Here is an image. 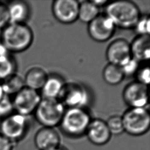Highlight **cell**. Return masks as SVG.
Wrapping results in <instances>:
<instances>
[{
  "mask_svg": "<svg viewBox=\"0 0 150 150\" xmlns=\"http://www.w3.org/2000/svg\"><path fill=\"white\" fill-rule=\"evenodd\" d=\"M115 27L121 29H133L141 16L139 8L132 1L118 0L108 2L105 13Z\"/></svg>",
  "mask_w": 150,
  "mask_h": 150,
  "instance_id": "cell-1",
  "label": "cell"
},
{
  "mask_svg": "<svg viewBox=\"0 0 150 150\" xmlns=\"http://www.w3.org/2000/svg\"><path fill=\"white\" fill-rule=\"evenodd\" d=\"M33 40V33L26 23H9L2 29L1 42L10 53L28 49Z\"/></svg>",
  "mask_w": 150,
  "mask_h": 150,
  "instance_id": "cell-2",
  "label": "cell"
},
{
  "mask_svg": "<svg viewBox=\"0 0 150 150\" xmlns=\"http://www.w3.org/2000/svg\"><path fill=\"white\" fill-rule=\"evenodd\" d=\"M91 120L90 115L86 108H67L59 126L66 135L76 138L86 134Z\"/></svg>",
  "mask_w": 150,
  "mask_h": 150,
  "instance_id": "cell-3",
  "label": "cell"
},
{
  "mask_svg": "<svg viewBox=\"0 0 150 150\" xmlns=\"http://www.w3.org/2000/svg\"><path fill=\"white\" fill-rule=\"evenodd\" d=\"M65 110L57 98H42L33 114L42 127L54 128L59 125Z\"/></svg>",
  "mask_w": 150,
  "mask_h": 150,
  "instance_id": "cell-4",
  "label": "cell"
},
{
  "mask_svg": "<svg viewBox=\"0 0 150 150\" xmlns=\"http://www.w3.org/2000/svg\"><path fill=\"white\" fill-rule=\"evenodd\" d=\"M124 132L132 136H141L149 129L150 115L146 108H129L121 115Z\"/></svg>",
  "mask_w": 150,
  "mask_h": 150,
  "instance_id": "cell-5",
  "label": "cell"
},
{
  "mask_svg": "<svg viewBox=\"0 0 150 150\" xmlns=\"http://www.w3.org/2000/svg\"><path fill=\"white\" fill-rule=\"evenodd\" d=\"M58 100L67 108H85L90 103V94L86 87L75 81L64 83Z\"/></svg>",
  "mask_w": 150,
  "mask_h": 150,
  "instance_id": "cell-6",
  "label": "cell"
},
{
  "mask_svg": "<svg viewBox=\"0 0 150 150\" xmlns=\"http://www.w3.org/2000/svg\"><path fill=\"white\" fill-rule=\"evenodd\" d=\"M28 117L13 112L0 120V134L14 143L21 140L28 129Z\"/></svg>",
  "mask_w": 150,
  "mask_h": 150,
  "instance_id": "cell-7",
  "label": "cell"
},
{
  "mask_svg": "<svg viewBox=\"0 0 150 150\" xmlns=\"http://www.w3.org/2000/svg\"><path fill=\"white\" fill-rule=\"evenodd\" d=\"M41 98L38 91L24 87L12 98L14 111L29 117L34 113Z\"/></svg>",
  "mask_w": 150,
  "mask_h": 150,
  "instance_id": "cell-8",
  "label": "cell"
},
{
  "mask_svg": "<svg viewBox=\"0 0 150 150\" xmlns=\"http://www.w3.org/2000/svg\"><path fill=\"white\" fill-rule=\"evenodd\" d=\"M122 96L129 108H146L148 104V86L136 80L132 81L124 87Z\"/></svg>",
  "mask_w": 150,
  "mask_h": 150,
  "instance_id": "cell-9",
  "label": "cell"
},
{
  "mask_svg": "<svg viewBox=\"0 0 150 150\" xmlns=\"http://www.w3.org/2000/svg\"><path fill=\"white\" fill-rule=\"evenodd\" d=\"M115 26L105 14H100L88 24L87 31L90 37L98 42L108 40L114 35Z\"/></svg>",
  "mask_w": 150,
  "mask_h": 150,
  "instance_id": "cell-10",
  "label": "cell"
},
{
  "mask_svg": "<svg viewBox=\"0 0 150 150\" xmlns=\"http://www.w3.org/2000/svg\"><path fill=\"white\" fill-rule=\"evenodd\" d=\"M79 2L76 0H55L52 12L55 19L63 24H71L78 19Z\"/></svg>",
  "mask_w": 150,
  "mask_h": 150,
  "instance_id": "cell-11",
  "label": "cell"
},
{
  "mask_svg": "<svg viewBox=\"0 0 150 150\" xmlns=\"http://www.w3.org/2000/svg\"><path fill=\"white\" fill-rule=\"evenodd\" d=\"M105 56L108 63L121 67L132 57L129 43L123 38L114 40L107 46Z\"/></svg>",
  "mask_w": 150,
  "mask_h": 150,
  "instance_id": "cell-12",
  "label": "cell"
},
{
  "mask_svg": "<svg viewBox=\"0 0 150 150\" xmlns=\"http://www.w3.org/2000/svg\"><path fill=\"white\" fill-rule=\"evenodd\" d=\"M85 134L91 143L97 146L106 144L111 137L105 121L100 118L91 119Z\"/></svg>",
  "mask_w": 150,
  "mask_h": 150,
  "instance_id": "cell-13",
  "label": "cell"
},
{
  "mask_svg": "<svg viewBox=\"0 0 150 150\" xmlns=\"http://www.w3.org/2000/svg\"><path fill=\"white\" fill-rule=\"evenodd\" d=\"M60 137L54 128L42 127L36 132L34 143L39 150H49L60 146Z\"/></svg>",
  "mask_w": 150,
  "mask_h": 150,
  "instance_id": "cell-14",
  "label": "cell"
},
{
  "mask_svg": "<svg viewBox=\"0 0 150 150\" xmlns=\"http://www.w3.org/2000/svg\"><path fill=\"white\" fill-rule=\"evenodd\" d=\"M129 45L132 58L139 63L149 60L150 57L149 35H137Z\"/></svg>",
  "mask_w": 150,
  "mask_h": 150,
  "instance_id": "cell-15",
  "label": "cell"
},
{
  "mask_svg": "<svg viewBox=\"0 0 150 150\" xmlns=\"http://www.w3.org/2000/svg\"><path fill=\"white\" fill-rule=\"evenodd\" d=\"M9 23H26L30 14L28 4L23 1H13L7 4Z\"/></svg>",
  "mask_w": 150,
  "mask_h": 150,
  "instance_id": "cell-16",
  "label": "cell"
},
{
  "mask_svg": "<svg viewBox=\"0 0 150 150\" xmlns=\"http://www.w3.org/2000/svg\"><path fill=\"white\" fill-rule=\"evenodd\" d=\"M65 81L56 74L48 75L47 78L41 88V97L57 98L62 90Z\"/></svg>",
  "mask_w": 150,
  "mask_h": 150,
  "instance_id": "cell-17",
  "label": "cell"
},
{
  "mask_svg": "<svg viewBox=\"0 0 150 150\" xmlns=\"http://www.w3.org/2000/svg\"><path fill=\"white\" fill-rule=\"evenodd\" d=\"M48 74L40 67H33L29 69L23 77L25 87L38 91L43 86Z\"/></svg>",
  "mask_w": 150,
  "mask_h": 150,
  "instance_id": "cell-18",
  "label": "cell"
},
{
  "mask_svg": "<svg viewBox=\"0 0 150 150\" xmlns=\"http://www.w3.org/2000/svg\"><path fill=\"white\" fill-rule=\"evenodd\" d=\"M16 69L14 58L0 42V81L16 73Z\"/></svg>",
  "mask_w": 150,
  "mask_h": 150,
  "instance_id": "cell-19",
  "label": "cell"
},
{
  "mask_svg": "<svg viewBox=\"0 0 150 150\" xmlns=\"http://www.w3.org/2000/svg\"><path fill=\"white\" fill-rule=\"evenodd\" d=\"M100 15V9L91 1L79 2L78 19L83 23L88 24Z\"/></svg>",
  "mask_w": 150,
  "mask_h": 150,
  "instance_id": "cell-20",
  "label": "cell"
},
{
  "mask_svg": "<svg viewBox=\"0 0 150 150\" xmlns=\"http://www.w3.org/2000/svg\"><path fill=\"white\" fill-rule=\"evenodd\" d=\"M1 83L4 94L10 97L13 96L25 87L23 77L16 73L10 76Z\"/></svg>",
  "mask_w": 150,
  "mask_h": 150,
  "instance_id": "cell-21",
  "label": "cell"
},
{
  "mask_svg": "<svg viewBox=\"0 0 150 150\" xmlns=\"http://www.w3.org/2000/svg\"><path fill=\"white\" fill-rule=\"evenodd\" d=\"M103 78L108 84L115 86L123 80L124 75L120 66L108 63L103 70Z\"/></svg>",
  "mask_w": 150,
  "mask_h": 150,
  "instance_id": "cell-22",
  "label": "cell"
},
{
  "mask_svg": "<svg viewBox=\"0 0 150 150\" xmlns=\"http://www.w3.org/2000/svg\"><path fill=\"white\" fill-rule=\"evenodd\" d=\"M111 135H119L124 132L121 115H112L105 121Z\"/></svg>",
  "mask_w": 150,
  "mask_h": 150,
  "instance_id": "cell-23",
  "label": "cell"
},
{
  "mask_svg": "<svg viewBox=\"0 0 150 150\" xmlns=\"http://www.w3.org/2000/svg\"><path fill=\"white\" fill-rule=\"evenodd\" d=\"M133 29L137 35H149L150 18L149 15H141Z\"/></svg>",
  "mask_w": 150,
  "mask_h": 150,
  "instance_id": "cell-24",
  "label": "cell"
},
{
  "mask_svg": "<svg viewBox=\"0 0 150 150\" xmlns=\"http://www.w3.org/2000/svg\"><path fill=\"white\" fill-rule=\"evenodd\" d=\"M14 111L12 98L5 95L0 100V120L12 114Z\"/></svg>",
  "mask_w": 150,
  "mask_h": 150,
  "instance_id": "cell-25",
  "label": "cell"
},
{
  "mask_svg": "<svg viewBox=\"0 0 150 150\" xmlns=\"http://www.w3.org/2000/svg\"><path fill=\"white\" fill-rule=\"evenodd\" d=\"M139 62L131 57L126 63L120 67L124 77L134 76L139 67Z\"/></svg>",
  "mask_w": 150,
  "mask_h": 150,
  "instance_id": "cell-26",
  "label": "cell"
},
{
  "mask_svg": "<svg viewBox=\"0 0 150 150\" xmlns=\"http://www.w3.org/2000/svg\"><path fill=\"white\" fill-rule=\"evenodd\" d=\"M135 76L137 81L148 86L150 81V70L148 66L139 67Z\"/></svg>",
  "mask_w": 150,
  "mask_h": 150,
  "instance_id": "cell-27",
  "label": "cell"
},
{
  "mask_svg": "<svg viewBox=\"0 0 150 150\" xmlns=\"http://www.w3.org/2000/svg\"><path fill=\"white\" fill-rule=\"evenodd\" d=\"M9 23V17L7 4L0 1V29H2Z\"/></svg>",
  "mask_w": 150,
  "mask_h": 150,
  "instance_id": "cell-28",
  "label": "cell"
},
{
  "mask_svg": "<svg viewBox=\"0 0 150 150\" xmlns=\"http://www.w3.org/2000/svg\"><path fill=\"white\" fill-rule=\"evenodd\" d=\"M15 143L0 134V150H13Z\"/></svg>",
  "mask_w": 150,
  "mask_h": 150,
  "instance_id": "cell-29",
  "label": "cell"
},
{
  "mask_svg": "<svg viewBox=\"0 0 150 150\" xmlns=\"http://www.w3.org/2000/svg\"><path fill=\"white\" fill-rule=\"evenodd\" d=\"M91 2L99 8L104 5H106L108 3L107 0H92Z\"/></svg>",
  "mask_w": 150,
  "mask_h": 150,
  "instance_id": "cell-30",
  "label": "cell"
},
{
  "mask_svg": "<svg viewBox=\"0 0 150 150\" xmlns=\"http://www.w3.org/2000/svg\"><path fill=\"white\" fill-rule=\"evenodd\" d=\"M5 94H4V91H3V89H2V85H1V83L0 81V100L2 98V97L5 96Z\"/></svg>",
  "mask_w": 150,
  "mask_h": 150,
  "instance_id": "cell-31",
  "label": "cell"
},
{
  "mask_svg": "<svg viewBox=\"0 0 150 150\" xmlns=\"http://www.w3.org/2000/svg\"><path fill=\"white\" fill-rule=\"evenodd\" d=\"M49 150H66L65 148L59 146H57L56 148H53V149H49Z\"/></svg>",
  "mask_w": 150,
  "mask_h": 150,
  "instance_id": "cell-32",
  "label": "cell"
}]
</instances>
